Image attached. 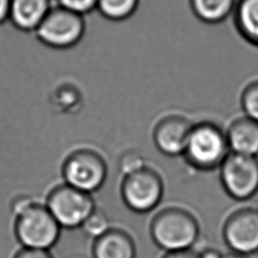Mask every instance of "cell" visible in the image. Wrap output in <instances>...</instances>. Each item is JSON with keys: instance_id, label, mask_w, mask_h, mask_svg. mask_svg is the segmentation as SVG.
Instances as JSON below:
<instances>
[{"instance_id": "obj_10", "label": "cell", "mask_w": 258, "mask_h": 258, "mask_svg": "<svg viewBox=\"0 0 258 258\" xmlns=\"http://www.w3.org/2000/svg\"><path fill=\"white\" fill-rule=\"evenodd\" d=\"M194 123L183 115L169 114L160 118L153 127L155 148L167 157L182 156Z\"/></svg>"}, {"instance_id": "obj_18", "label": "cell", "mask_w": 258, "mask_h": 258, "mask_svg": "<svg viewBox=\"0 0 258 258\" xmlns=\"http://www.w3.org/2000/svg\"><path fill=\"white\" fill-rule=\"evenodd\" d=\"M240 106L245 116L258 122V79L249 82L243 88Z\"/></svg>"}, {"instance_id": "obj_12", "label": "cell", "mask_w": 258, "mask_h": 258, "mask_svg": "<svg viewBox=\"0 0 258 258\" xmlns=\"http://www.w3.org/2000/svg\"><path fill=\"white\" fill-rule=\"evenodd\" d=\"M93 258H136V244L125 230L111 227L93 242Z\"/></svg>"}, {"instance_id": "obj_20", "label": "cell", "mask_w": 258, "mask_h": 258, "mask_svg": "<svg viewBox=\"0 0 258 258\" xmlns=\"http://www.w3.org/2000/svg\"><path fill=\"white\" fill-rule=\"evenodd\" d=\"M56 5L73 12L86 15L97 8L98 0H55Z\"/></svg>"}, {"instance_id": "obj_13", "label": "cell", "mask_w": 258, "mask_h": 258, "mask_svg": "<svg viewBox=\"0 0 258 258\" xmlns=\"http://www.w3.org/2000/svg\"><path fill=\"white\" fill-rule=\"evenodd\" d=\"M51 7V0H11L8 20L22 32H34Z\"/></svg>"}, {"instance_id": "obj_9", "label": "cell", "mask_w": 258, "mask_h": 258, "mask_svg": "<svg viewBox=\"0 0 258 258\" xmlns=\"http://www.w3.org/2000/svg\"><path fill=\"white\" fill-rule=\"evenodd\" d=\"M222 235L231 251L243 255L258 252V209L243 207L225 220Z\"/></svg>"}, {"instance_id": "obj_19", "label": "cell", "mask_w": 258, "mask_h": 258, "mask_svg": "<svg viewBox=\"0 0 258 258\" xmlns=\"http://www.w3.org/2000/svg\"><path fill=\"white\" fill-rule=\"evenodd\" d=\"M145 166L146 162L143 155L135 150L126 151L118 160V168L122 176L136 172Z\"/></svg>"}, {"instance_id": "obj_7", "label": "cell", "mask_w": 258, "mask_h": 258, "mask_svg": "<svg viewBox=\"0 0 258 258\" xmlns=\"http://www.w3.org/2000/svg\"><path fill=\"white\" fill-rule=\"evenodd\" d=\"M45 206L62 230L80 229L88 216L97 208L91 194L64 182L48 194Z\"/></svg>"}, {"instance_id": "obj_23", "label": "cell", "mask_w": 258, "mask_h": 258, "mask_svg": "<svg viewBox=\"0 0 258 258\" xmlns=\"http://www.w3.org/2000/svg\"><path fill=\"white\" fill-rule=\"evenodd\" d=\"M11 0H0V24L9 19Z\"/></svg>"}, {"instance_id": "obj_25", "label": "cell", "mask_w": 258, "mask_h": 258, "mask_svg": "<svg viewBox=\"0 0 258 258\" xmlns=\"http://www.w3.org/2000/svg\"><path fill=\"white\" fill-rule=\"evenodd\" d=\"M223 258H248V256L240 254V253H237V252L230 251V252H228L226 254H223Z\"/></svg>"}, {"instance_id": "obj_21", "label": "cell", "mask_w": 258, "mask_h": 258, "mask_svg": "<svg viewBox=\"0 0 258 258\" xmlns=\"http://www.w3.org/2000/svg\"><path fill=\"white\" fill-rule=\"evenodd\" d=\"M14 258H54V257L50 253V250L21 248L16 253Z\"/></svg>"}, {"instance_id": "obj_5", "label": "cell", "mask_w": 258, "mask_h": 258, "mask_svg": "<svg viewBox=\"0 0 258 258\" xmlns=\"http://www.w3.org/2000/svg\"><path fill=\"white\" fill-rule=\"evenodd\" d=\"M85 16L58 5L52 6L33 32L46 48L66 50L76 46L86 33Z\"/></svg>"}, {"instance_id": "obj_3", "label": "cell", "mask_w": 258, "mask_h": 258, "mask_svg": "<svg viewBox=\"0 0 258 258\" xmlns=\"http://www.w3.org/2000/svg\"><path fill=\"white\" fill-rule=\"evenodd\" d=\"M226 131L212 121L194 123L182 154L185 162L200 171L220 167L229 155Z\"/></svg>"}, {"instance_id": "obj_16", "label": "cell", "mask_w": 258, "mask_h": 258, "mask_svg": "<svg viewBox=\"0 0 258 258\" xmlns=\"http://www.w3.org/2000/svg\"><path fill=\"white\" fill-rule=\"evenodd\" d=\"M139 4L140 0H98L96 10L107 20L120 22L130 18Z\"/></svg>"}, {"instance_id": "obj_1", "label": "cell", "mask_w": 258, "mask_h": 258, "mask_svg": "<svg viewBox=\"0 0 258 258\" xmlns=\"http://www.w3.org/2000/svg\"><path fill=\"white\" fill-rule=\"evenodd\" d=\"M15 235L22 248L50 250L59 241L62 229L45 205L20 199L14 205Z\"/></svg>"}, {"instance_id": "obj_14", "label": "cell", "mask_w": 258, "mask_h": 258, "mask_svg": "<svg viewBox=\"0 0 258 258\" xmlns=\"http://www.w3.org/2000/svg\"><path fill=\"white\" fill-rule=\"evenodd\" d=\"M232 18L238 34L258 47V0H237Z\"/></svg>"}, {"instance_id": "obj_17", "label": "cell", "mask_w": 258, "mask_h": 258, "mask_svg": "<svg viewBox=\"0 0 258 258\" xmlns=\"http://www.w3.org/2000/svg\"><path fill=\"white\" fill-rule=\"evenodd\" d=\"M111 228L108 215L101 209L96 208L85 220L80 229L93 240L101 237Z\"/></svg>"}, {"instance_id": "obj_24", "label": "cell", "mask_w": 258, "mask_h": 258, "mask_svg": "<svg viewBox=\"0 0 258 258\" xmlns=\"http://www.w3.org/2000/svg\"><path fill=\"white\" fill-rule=\"evenodd\" d=\"M200 258H223V253L216 248H206L199 252Z\"/></svg>"}, {"instance_id": "obj_22", "label": "cell", "mask_w": 258, "mask_h": 258, "mask_svg": "<svg viewBox=\"0 0 258 258\" xmlns=\"http://www.w3.org/2000/svg\"><path fill=\"white\" fill-rule=\"evenodd\" d=\"M162 258H200L199 252H196L192 249L166 252Z\"/></svg>"}, {"instance_id": "obj_4", "label": "cell", "mask_w": 258, "mask_h": 258, "mask_svg": "<svg viewBox=\"0 0 258 258\" xmlns=\"http://www.w3.org/2000/svg\"><path fill=\"white\" fill-rule=\"evenodd\" d=\"M60 175L62 182L92 195L105 184L108 165L98 151L91 148H75L63 158Z\"/></svg>"}, {"instance_id": "obj_15", "label": "cell", "mask_w": 258, "mask_h": 258, "mask_svg": "<svg viewBox=\"0 0 258 258\" xmlns=\"http://www.w3.org/2000/svg\"><path fill=\"white\" fill-rule=\"evenodd\" d=\"M237 0H188L190 11L200 21L218 24L232 16Z\"/></svg>"}, {"instance_id": "obj_2", "label": "cell", "mask_w": 258, "mask_h": 258, "mask_svg": "<svg viewBox=\"0 0 258 258\" xmlns=\"http://www.w3.org/2000/svg\"><path fill=\"white\" fill-rule=\"evenodd\" d=\"M154 244L165 252L192 249L201 234L196 216L186 209L170 206L157 212L149 225Z\"/></svg>"}, {"instance_id": "obj_8", "label": "cell", "mask_w": 258, "mask_h": 258, "mask_svg": "<svg viewBox=\"0 0 258 258\" xmlns=\"http://www.w3.org/2000/svg\"><path fill=\"white\" fill-rule=\"evenodd\" d=\"M219 170L222 187L231 199L245 202L258 192V157L230 152Z\"/></svg>"}, {"instance_id": "obj_6", "label": "cell", "mask_w": 258, "mask_h": 258, "mask_svg": "<svg viewBox=\"0 0 258 258\" xmlns=\"http://www.w3.org/2000/svg\"><path fill=\"white\" fill-rule=\"evenodd\" d=\"M164 182L157 170L150 166L122 177L120 197L131 212L147 214L152 212L162 201Z\"/></svg>"}, {"instance_id": "obj_11", "label": "cell", "mask_w": 258, "mask_h": 258, "mask_svg": "<svg viewBox=\"0 0 258 258\" xmlns=\"http://www.w3.org/2000/svg\"><path fill=\"white\" fill-rule=\"evenodd\" d=\"M230 152L258 157V122L243 115L234 119L226 130Z\"/></svg>"}]
</instances>
